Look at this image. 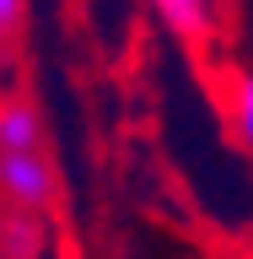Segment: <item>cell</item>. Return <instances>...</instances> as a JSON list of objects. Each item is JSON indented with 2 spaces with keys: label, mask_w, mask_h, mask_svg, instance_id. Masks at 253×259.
<instances>
[{
  "label": "cell",
  "mask_w": 253,
  "mask_h": 259,
  "mask_svg": "<svg viewBox=\"0 0 253 259\" xmlns=\"http://www.w3.org/2000/svg\"><path fill=\"white\" fill-rule=\"evenodd\" d=\"M6 248H11V259H32V248H38V227H32V216L16 210L11 222H6Z\"/></svg>",
  "instance_id": "5b68a950"
},
{
  "label": "cell",
  "mask_w": 253,
  "mask_h": 259,
  "mask_svg": "<svg viewBox=\"0 0 253 259\" xmlns=\"http://www.w3.org/2000/svg\"><path fill=\"white\" fill-rule=\"evenodd\" d=\"M232 124H237L242 146L253 151V70H248V76H237V81H232Z\"/></svg>",
  "instance_id": "277c9868"
},
{
  "label": "cell",
  "mask_w": 253,
  "mask_h": 259,
  "mask_svg": "<svg viewBox=\"0 0 253 259\" xmlns=\"http://www.w3.org/2000/svg\"><path fill=\"white\" fill-rule=\"evenodd\" d=\"M22 16H27V0H0V27L6 32L22 27Z\"/></svg>",
  "instance_id": "8992f818"
},
{
  "label": "cell",
  "mask_w": 253,
  "mask_h": 259,
  "mask_svg": "<svg viewBox=\"0 0 253 259\" xmlns=\"http://www.w3.org/2000/svg\"><path fill=\"white\" fill-rule=\"evenodd\" d=\"M151 11L162 16V27L183 38V44H199L210 38V0H151Z\"/></svg>",
  "instance_id": "3957f363"
},
{
  "label": "cell",
  "mask_w": 253,
  "mask_h": 259,
  "mask_svg": "<svg viewBox=\"0 0 253 259\" xmlns=\"http://www.w3.org/2000/svg\"><path fill=\"white\" fill-rule=\"evenodd\" d=\"M0 70H6V27H0Z\"/></svg>",
  "instance_id": "52a82bcc"
},
{
  "label": "cell",
  "mask_w": 253,
  "mask_h": 259,
  "mask_svg": "<svg viewBox=\"0 0 253 259\" xmlns=\"http://www.w3.org/2000/svg\"><path fill=\"white\" fill-rule=\"evenodd\" d=\"M0 194L22 216H38L54 200V162L43 151H11V157H0Z\"/></svg>",
  "instance_id": "6da1fadb"
},
{
  "label": "cell",
  "mask_w": 253,
  "mask_h": 259,
  "mask_svg": "<svg viewBox=\"0 0 253 259\" xmlns=\"http://www.w3.org/2000/svg\"><path fill=\"white\" fill-rule=\"evenodd\" d=\"M11 151H43V113L27 97L0 103V157H11Z\"/></svg>",
  "instance_id": "7a4b0ae2"
}]
</instances>
